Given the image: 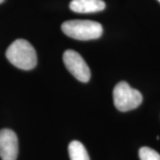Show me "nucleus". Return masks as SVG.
I'll use <instances>...</instances> for the list:
<instances>
[{"label": "nucleus", "instance_id": "1", "mask_svg": "<svg viewBox=\"0 0 160 160\" xmlns=\"http://www.w3.org/2000/svg\"><path fill=\"white\" fill-rule=\"evenodd\" d=\"M6 56L10 62L18 69L30 70L38 62L37 52L34 47L25 39L13 41L6 52Z\"/></svg>", "mask_w": 160, "mask_h": 160}, {"label": "nucleus", "instance_id": "2", "mask_svg": "<svg viewBox=\"0 0 160 160\" xmlns=\"http://www.w3.org/2000/svg\"><path fill=\"white\" fill-rule=\"evenodd\" d=\"M62 30L68 37L78 40H92L102 35L101 23L87 20H72L62 23Z\"/></svg>", "mask_w": 160, "mask_h": 160}, {"label": "nucleus", "instance_id": "3", "mask_svg": "<svg viewBox=\"0 0 160 160\" xmlns=\"http://www.w3.org/2000/svg\"><path fill=\"white\" fill-rule=\"evenodd\" d=\"M115 107L122 112H126L138 108L142 102V94L132 88L126 81H121L113 90Z\"/></svg>", "mask_w": 160, "mask_h": 160}, {"label": "nucleus", "instance_id": "4", "mask_svg": "<svg viewBox=\"0 0 160 160\" xmlns=\"http://www.w3.org/2000/svg\"><path fill=\"white\" fill-rule=\"evenodd\" d=\"M63 62L66 69L80 82L86 83L90 80V69L78 52L73 50L65 51L63 53Z\"/></svg>", "mask_w": 160, "mask_h": 160}, {"label": "nucleus", "instance_id": "5", "mask_svg": "<svg viewBox=\"0 0 160 160\" xmlns=\"http://www.w3.org/2000/svg\"><path fill=\"white\" fill-rule=\"evenodd\" d=\"M19 151L18 138L10 129L0 130V158L2 160H16Z\"/></svg>", "mask_w": 160, "mask_h": 160}, {"label": "nucleus", "instance_id": "6", "mask_svg": "<svg viewBox=\"0 0 160 160\" xmlns=\"http://www.w3.org/2000/svg\"><path fill=\"white\" fill-rule=\"evenodd\" d=\"M106 5L103 0H72L69 4L71 11L78 13H92L102 11Z\"/></svg>", "mask_w": 160, "mask_h": 160}, {"label": "nucleus", "instance_id": "7", "mask_svg": "<svg viewBox=\"0 0 160 160\" xmlns=\"http://www.w3.org/2000/svg\"><path fill=\"white\" fill-rule=\"evenodd\" d=\"M70 160H90L85 146L78 141H73L69 145Z\"/></svg>", "mask_w": 160, "mask_h": 160}, {"label": "nucleus", "instance_id": "8", "mask_svg": "<svg viewBox=\"0 0 160 160\" xmlns=\"http://www.w3.org/2000/svg\"><path fill=\"white\" fill-rule=\"evenodd\" d=\"M141 160H160V155L149 147H142L139 150Z\"/></svg>", "mask_w": 160, "mask_h": 160}, {"label": "nucleus", "instance_id": "9", "mask_svg": "<svg viewBox=\"0 0 160 160\" xmlns=\"http://www.w3.org/2000/svg\"><path fill=\"white\" fill-rule=\"evenodd\" d=\"M4 1H5V0H0V4H1V3H3Z\"/></svg>", "mask_w": 160, "mask_h": 160}, {"label": "nucleus", "instance_id": "10", "mask_svg": "<svg viewBox=\"0 0 160 160\" xmlns=\"http://www.w3.org/2000/svg\"><path fill=\"white\" fill-rule=\"evenodd\" d=\"M158 2H159V3H160V0H158Z\"/></svg>", "mask_w": 160, "mask_h": 160}]
</instances>
